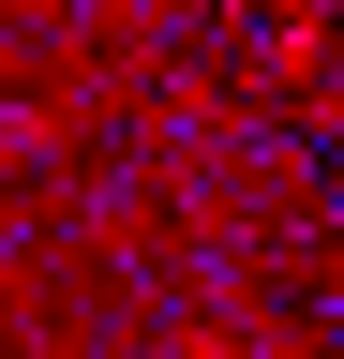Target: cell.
I'll return each instance as SVG.
<instances>
[{
  "label": "cell",
  "mask_w": 344,
  "mask_h": 359,
  "mask_svg": "<svg viewBox=\"0 0 344 359\" xmlns=\"http://www.w3.org/2000/svg\"><path fill=\"white\" fill-rule=\"evenodd\" d=\"M180 359H240V344H180Z\"/></svg>",
  "instance_id": "1"
}]
</instances>
